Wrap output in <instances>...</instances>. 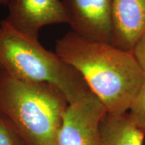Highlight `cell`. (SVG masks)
Listing matches in <instances>:
<instances>
[{
  "mask_svg": "<svg viewBox=\"0 0 145 145\" xmlns=\"http://www.w3.org/2000/svg\"><path fill=\"white\" fill-rule=\"evenodd\" d=\"M55 52L82 76L107 112H128L145 74L132 52L70 31L56 41Z\"/></svg>",
  "mask_w": 145,
  "mask_h": 145,
  "instance_id": "6da1fadb",
  "label": "cell"
},
{
  "mask_svg": "<svg viewBox=\"0 0 145 145\" xmlns=\"http://www.w3.org/2000/svg\"><path fill=\"white\" fill-rule=\"evenodd\" d=\"M69 104L55 86L23 80L0 67V114L12 122L26 145H57Z\"/></svg>",
  "mask_w": 145,
  "mask_h": 145,
  "instance_id": "7a4b0ae2",
  "label": "cell"
},
{
  "mask_svg": "<svg viewBox=\"0 0 145 145\" xmlns=\"http://www.w3.org/2000/svg\"><path fill=\"white\" fill-rule=\"evenodd\" d=\"M0 67L23 80L55 86L69 104L91 92L71 65L46 50L39 39L21 34L4 20L0 22Z\"/></svg>",
  "mask_w": 145,
  "mask_h": 145,
  "instance_id": "3957f363",
  "label": "cell"
},
{
  "mask_svg": "<svg viewBox=\"0 0 145 145\" xmlns=\"http://www.w3.org/2000/svg\"><path fill=\"white\" fill-rule=\"evenodd\" d=\"M107 110L90 92L69 104L63 116L57 145H101L100 124Z\"/></svg>",
  "mask_w": 145,
  "mask_h": 145,
  "instance_id": "277c9868",
  "label": "cell"
},
{
  "mask_svg": "<svg viewBox=\"0 0 145 145\" xmlns=\"http://www.w3.org/2000/svg\"><path fill=\"white\" fill-rule=\"evenodd\" d=\"M114 0H62L71 31L91 40L111 43Z\"/></svg>",
  "mask_w": 145,
  "mask_h": 145,
  "instance_id": "5b68a950",
  "label": "cell"
},
{
  "mask_svg": "<svg viewBox=\"0 0 145 145\" xmlns=\"http://www.w3.org/2000/svg\"><path fill=\"white\" fill-rule=\"evenodd\" d=\"M4 20L12 28L30 39H39L42 28L67 24L62 0H10Z\"/></svg>",
  "mask_w": 145,
  "mask_h": 145,
  "instance_id": "8992f818",
  "label": "cell"
},
{
  "mask_svg": "<svg viewBox=\"0 0 145 145\" xmlns=\"http://www.w3.org/2000/svg\"><path fill=\"white\" fill-rule=\"evenodd\" d=\"M145 33V0H114L111 44L132 52Z\"/></svg>",
  "mask_w": 145,
  "mask_h": 145,
  "instance_id": "52a82bcc",
  "label": "cell"
},
{
  "mask_svg": "<svg viewBox=\"0 0 145 145\" xmlns=\"http://www.w3.org/2000/svg\"><path fill=\"white\" fill-rule=\"evenodd\" d=\"M101 145H143L145 135L130 119L128 113L107 112L100 124Z\"/></svg>",
  "mask_w": 145,
  "mask_h": 145,
  "instance_id": "ba28073f",
  "label": "cell"
},
{
  "mask_svg": "<svg viewBox=\"0 0 145 145\" xmlns=\"http://www.w3.org/2000/svg\"><path fill=\"white\" fill-rule=\"evenodd\" d=\"M127 113L132 122L145 135V79Z\"/></svg>",
  "mask_w": 145,
  "mask_h": 145,
  "instance_id": "9c48e42d",
  "label": "cell"
},
{
  "mask_svg": "<svg viewBox=\"0 0 145 145\" xmlns=\"http://www.w3.org/2000/svg\"><path fill=\"white\" fill-rule=\"evenodd\" d=\"M0 145H26L17 128L0 114Z\"/></svg>",
  "mask_w": 145,
  "mask_h": 145,
  "instance_id": "30bf717a",
  "label": "cell"
},
{
  "mask_svg": "<svg viewBox=\"0 0 145 145\" xmlns=\"http://www.w3.org/2000/svg\"><path fill=\"white\" fill-rule=\"evenodd\" d=\"M10 0H0V5H8Z\"/></svg>",
  "mask_w": 145,
  "mask_h": 145,
  "instance_id": "8fae6325",
  "label": "cell"
}]
</instances>
